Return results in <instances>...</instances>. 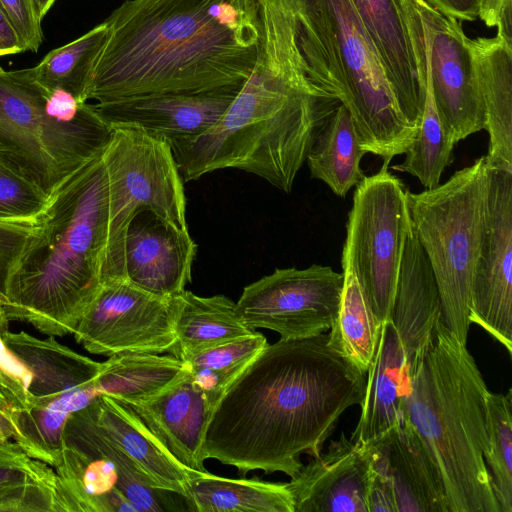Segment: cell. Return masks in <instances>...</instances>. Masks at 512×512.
Instances as JSON below:
<instances>
[{"label": "cell", "instance_id": "6da1fadb", "mask_svg": "<svg viewBox=\"0 0 512 512\" xmlns=\"http://www.w3.org/2000/svg\"><path fill=\"white\" fill-rule=\"evenodd\" d=\"M365 390V375L330 348L325 333L268 343L215 406L204 458L240 475L262 470L292 478L301 455L322 451L342 413L362 405Z\"/></svg>", "mask_w": 512, "mask_h": 512}, {"label": "cell", "instance_id": "7a4b0ae2", "mask_svg": "<svg viewBox=\"0 0 512 512\" xmlns=\"http://www.w3.org/2000/svg\"><path fill=\"white\" fill-rule=\"evenodd\" d=\"M104 22L97 103L243 86L257 60L255 0H126Z\"/></svg>", "mask_w": 512, "mask_h": 512}, {"label": "cell", "instance_id": "3957f363", "mask_svg": "<svg viewBox=\"0 0 512 512\" xmlns=\"http://www.w3.org/2000/svg\"><path fill=\"white\" fill-rule=\"evenodd\" d=\"M102 152L50 195L43 230L10 281L3 302L8 320L27 322L47 336H64L74 332L99 292L108 228Z\"/></svg>", "mask_w": 512, "mask_h": 512}, {"label": "cell", "instance_id": "277c9868", "mask_svg": "<svg viewBox=\"0 0 512 512\" xmlns=\"http://www.w3.org/2000/svg\"><path fill=\"white\" fill-rule=\"evenodd\" d=\"M339 105L326 92L255 64L211 128L169 145L183 182L236 168L290 193L314 141Z\"/></svg>", "mask_w": 512, "mask_h": 512}, {"label": "cell", "instance_id": "5b68a950", "mask_svg": "<svg viewBox=\"0 0 512 512\" xmlns=\"http://www.w3.org/2000/svg\"><path fill=\"white\" fill-rule=\"evenodd\" d=\"M295 65L350 113L361 148L390 162L417 128L401 113L352 0H274Z\"/></svg>", "mask_w": 512, "mask_h": 512}, {"label": "cell", "instance_id": "8992f818", "mask_svg": "<svg viewBox=\"0 0 512 512\" xmlns=\"http://www.w3.org/2000/svg\"><path fill=\"white\" fill-rule=\"evenodd\" d=\"M488 391L466 345L440 320L417 363L405 419L436 463L449 512H501L483 457Z\"/></svg>", "mask_w": 512, "mask_h": 512}, {"label": "cell", "instance_id": "52a82bcc", "mask_svg": "<svg viewBox=\"0 0 512 512\" xmlns=\"http://www.w3.org/2000/svg\"><path fill=\"white\" fill-rule=\"evenodd\" d=\"M111 135L93 104L44 87L29 68L0 70V161L47 196L100 154Z\"/></svg>", "mask_w": 512, "mask_h": 512}, {"label": "cell", "instance_id": "ba28073f", "mask_svg": "<svg viewBox=\"0 0 512 512\" xmlns=\"http://www.w3.org/2000/svg\"><path fill=\"white\" fill-rule=\"evenodd\" d=\"M489 178L490 166L482 156L434 188L406 191L412 228L437 284L440 320L464 345L471 325L472 280L486 225Z\"/></svg>", "mask_w": 512, "mask_h": 512}, {"label": "cell", "instance_id": "9c48e42d", "mask_svg": "<svg viewBox=\"0 0 512 512\" xmlns=\"http://www.w3.org/2000/svg\"><path fill=\"white\" fill-rule=\"evenodd\" d=\"M0 337L19 358L12 381L21 391L24 407L17 417L15 441L54 469L67 419L99 396L95 380L103 362L60 344L55 336L41 339L7 330Z\"/></svg>", "mask_w": 512, "mask_h": 512}, {"label": "cell", "instance_id": "30bf717a", "mask_svg": "<svg viewBox=\"0 0 512 512\" xmlns=\"http://www.w3.org/2000/svg\"><path fill=\"white\" fill-rule=\"evenodd\" d=\"M102 158L108 181L104 284L126 280V231L138 211L150 209L179 230L188 226L183 180L165 139L137 127H113Z\"/></svg>", "mask_w": 512, "mask_h": 512}, {"label": "cell", "instance_id": "8fae6325", "mask_svg": "<svg viewBox=\"0 0 512 512\" xmlns=\"http://www.w3.org/2000/svg\"><path fill=\"white\" fill-rule=\"evenodd\" d=\"M389 163L356 186L342 250L380 324L391 319L412 229L407 188L388 171Z\"/></svg>", "mask_w": 512, "mask_h": 512}, {"label": "cell", "instance_id": "7c38bea8", "mask_svg": "<svg viewBox=\"0 0 512 512\" xmlns=\"http://www.w3.org/2000/svg\"><path fill=\"white\" fill-rule=\"evenodd\" d=\"M343 284V273L329 266L275 269L243 289L237 313L248 327L275 331L281 339L313 337L330 330Z\"/></svg>", "mask_w": 512, "mask_h": 512}, {"label": "cell", "instance_id": "4fadbf2b", "mask_svg": "<svg viewBox=\"0 0 512 512\" xmlns=\"http://www.w3.org/2000/svg\"><path fill=\"white\" fill-rule=\"evenodd\" d=\"M90 353L161 354L176 342L173 298L150 294L127 280L102 284L73 332Z\"/></svg>", "mask_w": 512, "mask_h": 512}, {"label": "cell", "instance_id": "5bb4252c", "mask_svg": "<svg viewBox=\"0 0 512 512\" xmlns=\"http://www.w3.org/2000/svg\"><path fill=\"white\" fill-rule=\"evenodd\" d=\"M422 22L427 75L443 128L455 145L485 129L468 37L460 21L412 0Z\"/></svg>", "mask_w": 512, "mask_h": 512}, {"label": "cell", "instance_id": "9a60e30c", "mask_svg": "<svg viewBox=\"0 0 512 512\" xmlns=\"http://www.w3.org/2000/svg\"><path fill=\"white\" fill-rule=\"evenodd\" d=\"M512 172L490 167L484 237L472 280L469 321L512 353Z\"/></svg>", "mask_w": 512, "mask_h": 512}, {"label": "cell", "instance_id": "2e32d148", "mask_svg": "<svg viewBox=\"0 0 512 512\" xmlns=\"http://www.w3.org/2000/svg\"><path fill=\"white\" fill-rule=\"evenodd\" d=\"M360 445L370 479L391 493L396 512H449L436 463L407 419Z\"/></svg>", "mask_w": 512, "mask_h": 512}, {"label": "cell", "instance_id": "e0dca14e", "mask_svg": "<svg viewBox=\"0 0 512 512\" xmlns=\"http://www.w3.org/2000/svg\"><path fill=\"white\" fill-rule=\"evenodd\" d=\"M196 251L188 230H179L154 211L142 209L126 231V280L157 297L174 298L191 282Z\"/></svg>", "mask_w": 512, "mask_h": 512}, {"label": "cell", "instance_id": "ac0fdd59", "mask_svg": "<svg viewBox=\"0 0 512 512\" xmlns=\"http://www.w3.org/2000/svg\"><path fill=\"white\" fill-rule=\"evenodd\" d=\"M242 86L185 94L163 93L93 104L111 127H137L168 143L197 136L224 114Z\"/></svg>", "mask_w": 512, "mask_h": 512}, {"label": "cell", "instance_id": "d6986e66", "mask_svg": "<svg viewBox=\"0 0 512 512\" xmlns=\"http://www.w3.org/2000/svg\"><path fill=\"white\" fill-rule=\"evenodd\" d=\"M369 477L362 446L341 433L287 483L294 512H368Z\"/></svg>", "mask_w": 512, "mask_h": 512}, {"label": "cell", "instance_id": "ffe728a7", "mask_svg": "<svg viewBox=\"0 0 512 512\" xmlns=\"http://www.w3.org/2000/svg\"><path fill=\"white\" fill-rule=\"evenodd\" d=\"M377 54L385 80L406 120L421 118L424 86L408 26L406 0H352Z\"/></svg>", "mask_w": 512, "mask_h": 512}, {"label": "cell", "instance_id": "44dd1931", "mask_svg": "<svg viewBox=\"0 0 512 512\" xmlns=\"http://www.w3.org/2000/svg\"><path fill=\"white\" fill-rule=\"evenodd\" d=\"M125 404L185 469L206 471L203 445L216 404L189 373L147 401Z\"/></svg>", "mask_w": 512, "mask_h": 512}, {"label": "cell", "instance_id": "7402d4cb", "mask_svg": "<svg viewBox=\"0 0 512 512\" xmlns=\"http://www.w3.org/2000/svg\"><path fill=\"white\" fill-rule=\"evenodd\" d=\"M418 362L408 353L391 319L384 321L366 373L360 418L350 440L367 443L405 420V405Z\"/></svg>", "mask_w": 512, "mask_h": 512}, {"label": "cell", "instance_id": "603a6c76", "mask_svg": "<svg viewBox=\"0 0 512 512\" xmlns=\"http://www.w3.org/2000/svg\"><path fill=\"white\" fill-rule=\"evenodd\" d=\"M489 135L490 167L512 172V48L497 36L468 37Z\"/></svg>", "mask_w": 512, "mask_h": 512}, {"label": "cell", "instance_id": "cb8c5ba5", "mask_svg": "<svg viewBox=\"0 0 512 512\" xmlns=\"http://www.w3.org/2000/svg\"><path fill=\"white\" fill-rule=\"evenodd\" d=\"M89 408L97 424L125 452L153 488L185 496L188 470L129 406L111 396L99 395Z\"/></svg>", "mask_w": 512, "mask_h": 512}, {"label": "cell", "instance_id": "d4e9b609", "mask_svg": "<svg viewBox=\"0 0 512 512\" xmlns=\"http://www.w3.org/2000/svg\"><path fill=\"white\" fill-rule=\"evenodd\" d=\"M176 342L169 352L185 361L207 349L253 334L224 295L198 296L184 290L173 298Z\"/></svg>", "mask_w": 512, "mask_h": 512}, {"label": "cell", "instance_id": "484cf974", "mask_svg": "<svg viewBox=\"0 0 512 512\" xmlns=\"http://www.w3.org/2000/svg\"><path fill=\"white\" fill-rule=\"evenodd\" d=\"M408 26L420 82L424 85V98L414 141L404 153V161L393 169L411 174L425 189H431L440 184L445 168L453 162L455 145L448 138L436 110L427 75L422 22L413 5L408 7Z\"/></svg>", "mask_w": 512, "mask_h": 512}, {"label": "cell", "instance_id": "4316f807", "mask_svg": "<svg viewBox=\"0 0 512 512\" xmlns=\"http://www.w3.org/2000/svg\"><path fill=\"white\" fill-rule=\"evenodd\" d=\"M197 512H294L287 483L232 479L188 470L183 497Z\"/></svg>", "mask_w": 512, "mask_h": 512}, {"label": "cell", "instance_id": "83f0119b", "mask_svg": "<svg viewBox=\"0 0 512 512\" xmlns=\"http://www.w3.org/2000/svg\"><path fill=\"white\" fill-rule=\"evenodd\" d=\"M69 512L55 470L16 441H0V512Z\"/></svg>", "mask_w": 512, "mask_h": 512}, {"label": "cell", "instance_id": "f1b7e54d", "mask_svg": "<svg viewBox=\"0 0 512 512\" xmlns=\"http://www.w3.org/2000/svg\"><path fill=\"white\" fill-rule=\"evenodd\" d=\"M64 444L85 455L104 458L113 463L117 472V489L137 512L173 510L168 491L153 488L125 452L101 429L89 405L72 413L64 427ZM171 493V492H170Z\"/></svg>", "mask_w": 512, "mask_h": 512}, {"label": "cell", "instance_id": "f546056e", "mask_svg": "<svg viewBox=\"0 0 512 512\" xmlns=\"http://www.w3.org/2000/svg\"><path fill=\"white\" fill-rule=\"evenodd\" d=\"M187 373V364L172 354L123 353L103 362L95 387L99 395L134 404L153 398Z\"/></svg>", "mask_w": 512, "mask_h": 512}, {"label": "cell", "instance_id": "4dcf8cb0", "mask_svg": "<svg viewBox=\"0 0 512 512\" xmlns=\"http://www.w3.org/2000/svg\"><path fill=\"white\" fill-rule=\"evenodd\" d=\"M54 470L69 512H137L117 489L116 468L109 460L64 444Z\"/></svg>", "mask_w": 512, "mask_h": 512}, {"label": "cell", "instance_id": "1f68e13d", "mask_svg": "<svg viewBox=\"0 0 512 512\" xmlns=\"http://www.w3.org/2000/svg\"><path fill=\"white\" fill-rule=\"evenodd\" d=\"M365 154L350 113L341 104L321 129L306 162L312 178L324 182L337 196L345 197L365 177L360 167Z\"/></svg>", "mask_w": 512, "mask_h": 512}, {"label": "cell", "instance_id": "d6a6232c", "mask_svg": "<svg viewBox=\"0 0 512 512\" xmlns=\"http://www.w3.org/2000/svg\"><path fill=\"white\" fill-rule=\"evenodd\" d=\"M341 265L344 276L341 303L327 334L328 345L366 375L375 354L381 324L343 252Z\"/></svg>", "mask_w": 512, "mask_h": 512}, {"label": "cell", "instance_id": "836d02e7", "mask_svg": "<svg viewBox=\"0 0 512 512\" xmlns=\"http://www.w3.org/2000/svg\"><path fill=\"white\" fill-rule=\"evenodd\" d=\"M107 38V25L98 24L70 43L50 51L30 73L48 89H62L87 102L95 66Z\"/></svg>", "mask_w": 512, "mask_h": 512}, {"label": "cell", "instance_id": "e575fe53", "mask_svg": "<svg viewBox=\"0 0 512 512\" xmlns=\"http://www.w3.org/2000/svg\"><path fill=\"white\" fill-rule=\"evenodd\" d=\"M268 344L265 336L256 331L186 359L192 381L216 405L228 386Z\"/></svg>", "mask_w": 512, "mask_h": 512}, {"label": "cell", "instance_id": "d590c367", "mask_svg": "<svg viewBox=\"0 0 512 512\" xmlns=\"http://www.w3.org/2000/svg\"><path fill=\"white\" fill-rule=\"evenodd\" d=\"M488 445L484 461L501 512H512V389L506 394L488 391L486 398Z\"/></svg>", "mask_w": 512, "mask_h": 512}, {"label": "cell", "instance_id": "8d00e7d4", "mask_svg": "<svg viewBox=\"0 0 512 512\" xmlns=\"http://www.w3.org/2000/svg\"><path fill=\"white\" fill-rule=\"evenodd\" d=\"M32 182L0 161V219L23 220L39 217L49 203Z\"/></svg>", "mask_w": 512, "mask_h": 512}, {"label": "cell", "instance_id": "74e56055", "mask_svg": "<svg viewBox=\"0 0 512 512\" xmlns=\"http://www.w3.org/2000/svg\"><path fill=\"white\" fill-rule=\"evenodd\" d=\"M43 225L44 213L32 219H0V300L2 306L16 269L25 253L42 232Z\"/></svg>", "mask_w": 512, "mask_h": 512}, {"label": "cell", "instance_id": "f35d334b", "mask_svg": "<svg viewBox=\"0 0 512 512\" xmlns=\"http://www.w3.org/2000/svg\"><path fill=\"white\" fill-rule=\"evenodd\" d=\"M0 6L10 19L25 51L37 52L43 41V33L33 1L0 0Z\"/></svg>", "mask_w": 512, "mask_h": 512}, {"label": "cell", "instance_id": "ab89813d", "mask_svg": "<svg viewBox=\"0 0 512 512\" xmlns=\"http://www.w3.org/2000/svg\"><path fill=\"white\" fill-rule=\"evenodd\" d=\"M22 408L16 387L0 370V441L16 440L17 417Z\"/></svg>", "mask_w": 512, "mask_h": 512}, {"label": "cell", "instance_id": "60d3db41", "mask_svg": "<svg viewBox=\"0 0 512 512\" xmlns=\"http://www.w3.org/2000/svg\"><path fill=\"white\" fill-rule=\"evenodd\" d=\"M442 15L458 21L478 18L480 0H424Z\"/></svg>", "mask_w": 512, "mask_h": 512}, {"label": "cell", "instance_id": "b9f144b4", "mask_svg": "<svg viewBox=\"0 0 512 512\" xmlns=\"http://www.w3.org/2000/svg\"><path fill=\"white\" fill-rule=\"evenodd\" d=\"M25 52L10 19L0 6V57Z\"/></svg>", "mask_w": 512, "mask_h": 512}, {"label": "cell", "instance_id": "7bdbcfd3", "mask_svg": "<svg viewBox=\"0 0 512 512\" xmlns=\"http://www.w3.org/2000/svg\"><path fill=\"white\" fill-rule=\"evenodd\" d=\"M496 26L498 29L496 36L512 48V0H503Z\"/></svg>", "mask_w": 512, "mask_h": 512}, {"label": "cell", "instance_id": "ee69618b", "mask_svg": "<svg viewBox=\"0 0 512 512\" xmlns=\"http://www.w3.org/2000/svg\"><path fill=\"white\" fill-rule=\"evenodd\" d=\"M502 2L503 0H480L478 17L487 27L496 26Z\"/></svg>", "mask_w": 512, "mask_h": 512}, {"label": "cell", "instance_id": "f6af8a7d", "mask_svg": "<svg viewBox=\"0 0 512 512\" xmlns=\"http://www.w3.org/2000/svg\"><path fill=\"white\" fill-rule=\"evenodd\" d=\"M35 13L38 19L42 22V19L45 17L47 12L50 10L51 6L54 4L56 0H32Z\"/></svg>", "mask_w": 512, "mask_h": 512}, {"label": "cell", "instance_id": "bcb514c9", "mask_svg": "<svg viewBox=\"0 0 512 512\" xmlns=\"http://www.w3.org/2000/svg\"><path fill=\"white\" fill-rule=\"evenodd\" d=\"M8 318L5 314L4 308L0 300V336L8 330Z\"/></svg>", "mask_w": 512, "mask_h": 512}, {"label": "cell", "instance_id": "7dc6e473", "mask_svg": "<svg viewBox=\"0 0 512 512\" xmlns=\"http://www.w3.org/2000/svg\"><path fill=\"white\" fill-rule=\"evenodd\" d=\"M2 69V67L0 66V70Z\"/></svg>", "mask_w": 512, "mask_h": 512}]
</instances>
